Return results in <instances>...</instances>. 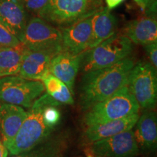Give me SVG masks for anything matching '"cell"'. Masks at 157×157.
Wrapping results in <instances>:
<instances>
[{
    "mask_svg": "<svg viewBox=\"0 0 157 157\" xmlns=\"http://www.w3.org/2000/svg\"><path fill=\"white\" fill-rule=\"evenodd\" d=\"M135 64L134 60L127 57L109 67L84 73L80 89L83 109H89L127 86L129 73Z\"/></svg>",
    "mask_w": 157,
    "mask_h": 157,
    "instance_id": "obj_1",
    "label": "cell"
},
{
    "mask_svg": "<svg viewBox=\"0 0 157 157\" xmlns=\"http://www.w3.org/2000/svg\"><path fill=\"white\" fill-rule=\"evenodd\" d=\"M53 100L48 93L42 94L30 107L18 132L7 150L12 156L34 148L48 138L54 129L45 123L43 112L45 106Z\"/></svg>",
    "mask_w": 157,
    "mask_h": 157,
    "instance_id": "obj_2",
    "label": "cell"
},
{
    "mask_svg": "<svg viewBox=\"0 0 157 157\" xmlns=\"http://www.w3.org/2000/svg\"><path fill=\"white\" fill-rule=\"evenodd\" d=\"M103 7V0H49L38 17L63 29L93 16Z\"/></svg>",
    "mask_w": 157,
    "mask_h": 157,
    "instance_id": "obj_3",
    "label": "cell"
},
{
    "mask_svg": "<svg viewBox=\"0 0 157 157\" xmlns=\"http://www.w3.org/2000/svg\"><path fill=\"white\" fill-rule=\"evenodd\" d=\"M132 43L121 34H113L95 48L84 52L81 67L83 73L101 69L129 57Z\"/></svg>",
    "mask_w": 157,
    "mask_h": 157,
    "instance_id": "obj_4",
    "label": "cell"
},
{
    "mask_svg": "<svg viewBox=\"0 0 157 157\" xmlns=\"http://www.w3.org/2000/svg\"><path fill=\"white\" fill-rule=\"evenodd\" d=\"M140 106L127 87H124L111 97L95 103L84 118L87 127L117 120L139 113Z\"/></svg>",
    "mask_w": 157,
    "mask_h": 157,
    "instance_id": "obj_5",
    "label": "cell"
},
{
    "mask_svg": "<svg viewBox=\"0 0 157 157\" xmlns=\"http://www.w3.org/2000/svg\"><path fill=\"white\" fill-rule=\"evenodd\" d=\"M127 87L141 109H154L157 101L156 68L146 61L135 64L128 78Z\"/></svg>",
    "mask_w": 157,
    "mask_h": 157,
    "instance_id": "obj_6",
    "label": "cell"
},
{
    "mask_svg": "<svg viewBox=\"0 0 157 157\" xmlns=\"http://www.w3.org/2000/svg\"><path fill=\"white\" fill-rule=\"evenodd\" d=\"M42 82L30 80L20 76L0 78V102L30 108L44 92Z\"/></svg>",
    "mask_w": 157,
    "mask_h": 157,
    "instance_id": "obj_7",
    "label": "cell"
},
{
    "mask_svg": "<svg viewBox=\"0 0 157 157\" xmlns=\"http://www.w3.org/2000/svg\"><path fill=\"white\" fill-rule=\"evenodd\" d=\"M20 42L30 50H63L60 29L38 16L28 21Z\"/></svg>",
    "mask_w": 157,
    "mask_h": 157,
    "instance_id": "obj_8",
    "label": "cell"
},
{
    "mask_svg": "<svg viewBox=\"0 0 157 157\" xmlns=\"http://www.w3.org/2000/svg\"><path fill=\"white\" fill-rule=\"evenodd\" d=\"M91 149L98 157H135L140 151L133 129L95 141Z\"/></svg>",
    "mask_w": 157,
    "mask_h": 157,
    "instance_id": "obj_9",
    "label": "cell"
},
{
    "mask_svg": "<svg viewBox=\"0 0 157 157\" xmlns=\"http://www.w3.org/2000/svg\"><path fill=\"white\" fill-rule=\"evenodd\" d=\"M92 21L93 16H90L60 29L63 50L79 54L89 50L92 39Z\"/></svg>",
    "mask_w": 157,
    "mask_h": 157,
    "instance_id": "obj_10",
    "label": "cell"
},
{
    "mask_svg": "<svg viewBox=\"0 0 157 157\" xmlns=\"http://www.w3.org/2000/svg\"><path fill=\"white\" fill-rule=\"evenodd\" d=\"M57 53L51 50H28L23 56L18 75L27 79L42 82L50 74L51 60Z\"/></svg>",
    "mask_w": 157,
    "mask_h": 157,
    "instance_id": "obj_11",
    "label": "cell"
},
{
    "mask_svg": "<svg viewBox=\"0 0 157 157\" xmlns=\"http://www.w3.org/2000/svg\"><path fill=\"white\" fill-rule=\"evenodd\" d=\"M84 53L73 54L62 50L51 60L50 74L63 82L72 93H74L76 77L81 67Z\"/></svg>",
    "mask_w": 157,
    "mask_h": 157,
    "instance_id": "obj_12",
    "label": "cell"
},
{
    "mask_svg": "<svg viewBox=\"0 0 157 157\" xmlns=\"http://www.w3.org/2000/svg\"><path fill=\"white\" fill-rule=\"evenodd\" d=\"M27 115L21 106L13 104L0 103V131L2 140L8 148L18 132Z\"/></svg>",
    "mask_w": 157,
    "mask_h": 157,
    "instance_id": "obj_13",
    "label": "cell"
},
{
    "mask_svg": "<svg viewBox=\"0 0 157 157\" xmlns=\"http://www.w3.org/2000/svg\"><path fill=\"white\" fill-rule=\"evenodd\" d=\"M0 22L21 40L28 22V13L21 0H0Z\"/></svg>",
    "mask_w": 157,
    "mask_h": 157,
    "instance_id": "obj_14",
    "label": "cell"
},
{
    "mask_svg": "<svg viewBox=\"0 0 157 157\" xmlns=\"http://www.w3.org/2000/svg\"><path fill=\"white\" fill-rule=\"evenodd\" d=\"M134 134L142 152H150L156 150L157 146V117L156 113L151 110H146L139 116L135 125Z\"/></svg>",
    "mask_w": 157,
    "mask_h": 157,
    "instance_id": "obj_15",
    "label": "cell"
},
{
    "mask_svg": "<svg viewBox=\"0 0 157 157\" xmlns=\"http://www.w3.org/2000/svg\"><path fill=\"white\" fill-rule=\"evenodd\" d=\"M138 117L139 113H137L117 120L87 127L85 136L88 140L94 143L95 141L120 134L121 132H127L134 128Z\"/></svg>",
    "mask_w": 157,
    "mask_h": 157,
    "instance_id": "obj_16",
    "label": "cell"
},
{
    "mask_svg": "<svg viewBox=\"0 0 157 157\" xmlns=\"http://www.w3.org/2000/svg\"><path fill=\"white\" fill-rule=\"evenodd\" d=\"M125 36L135 44L146 45L157 42V21L154 17H143L129 22L123 29Z\"/></svg>",
    "mask_w": 157,
    "mask_h": 157,
    "instance_id": "obj_17",
    "label": "cell"
},
{
    "mask_svg": "<svg viewBox=\"0 0 157 157\" xmlns=\"http://www.w3.org/2000/svg\"><path fill=\"white\" fill-rule=\"evenodd\" d=\"M117 24V17L106 7L95 13L92 21V39L89 50L115 34Z\"/></svg>",
    "mask_w": 157,
    "mask_h": 157,
    "instance_id": "obj_18",
    "label": "cell"
},
{
    "mask_svg": "<svg viewBox=\"0 0 157 157\" xmlns=\"http://www.w3.org/2000/svg\"><path fill=\"white\" fill-rule=\"evenodd\" d=\"M27 50L21 42L15 47L0 48V78L18 74Z\"/></svg>",
    "mask_w": 157,
    "mask_h": 157,
    "instance_id": "obj_19",
    "label": "cell"
},
{
    "mask_svg": "<svg viewBox=\"0 0 157 157\" xmlns=\"http://www.w3.org/2000/svg\"><path fill=\"white\" fill-rule=\"evenodd\" d=\"M66 146L62 137L47 139L34 148L12 157H62Z\"/></svg>",
    "mask_w": 157,
    "mask_h": 157,
    "instance_id": "obj_20",
    "label": "cell"
},
{
    "mask_svg": "<svg viewBox=\"0 0 157 157\" xmlns=\"http://www.w3.org/2000/svg\"><path fill=\"white\" fill-rule=\"evenodd\" d=\"M42 83L49 95L60 104L72 105L74 101L71 90L59 78L50 74L43 79Z\"/></svg>",
    "mask_w": 157,
    "mask_h": 157,
    "instance_id": "obj_21",
    "label": "cell"
},
{
    "mask_svg": "<svg viewBox=\"0 0 157 157\" xmlns=\"http://www.w3.org/2000/svg\"><path fill=\"white\" fill-rule=\"evenodd\" d=\"M20 44L19 39L0 22V48L15 47Z\"/></svg>",
    "mask_w": 157,
    "mask_h": 157,
    "instance_id": "obj_22",
    "label": "cell"
},
{
    "mask_svg": "<svg viewBox=\"0 0 157 157\" xmlns=\"http://www.w3.org/2000/svg\"><path fill=\"white\" fill-rule=\"evenodd\" d=\"M27 13L38 16L41 11L46 7L49 0H21Z\"/></svg>",
    "mask_w": 157,
    "mask_h": 157,
    "instance_id": "obj_23",
    "label": "cell"
},
{
    "mask_svg": "<svg viewBox=\"0 0 157 157\" xmlns=\"http://www.w3.org/2000/svg\"><path fill=\"white\" fill-rule=\"evenodd\" d=\"M147 55H148L151 64L155 68L157 67V42H153L144 46Z\"/></svg>",
    "mask_w": 157,
    "mask_h": 157,
    "instance_id": "obj_24",
    "label": "cell"
},
{
    "mask_svg": "<svg viewBox=\"0 0 157 157\" xmlns=\"http://www.w3.org/2000/svg\"><path fill=\"white\" fill-rule=\"evenodd\" d=\"M134 1L140 7L142 10L146 11L149 6L152 3H154V2H156V0H134Z\"/></svg>",
    "mask_w": 157,
    "mask_h": 157,
    "instance_id": "obj_25",
    "label": "cell"
},
{
    "mask_svg": "<svg viewBox=\"0 0 157 157\" xmlns=\"http://www.w3.org/2000/svg\"><path fill=\"white\" fill-rule=\"evenodd\" d=\"M124 0H105V3H106L107 8L109 10L113 9L119 6L120 4Z\"/></svg>",
    "mask_w": 157,
    "mask_h": 157,
    "instance_id": "obj_26",
    "label": "cell"
},
{
    "mask_svg": "<svg viewBox=\"0 0 157 157\" xmlns=\"http://www.w3.org/2000/svg\"><path fill=\"white\" fill-rule=\"evenodd\" d=\"M8 150L5 145L0 141V157H7L8 156Z\"/></svg>",
    "mask_w": 157,
    "mask_h": 157,
    "instance_id": "obj_27",
    "label": "cell"
},
{
    "mask_svg": "<svg viewBox=\"0 0 157 157\" xmlns=\"http://www.w3.org/2000/svg\"><path fill=\"white\" fill-rule=\"evenodd\" d=\"M96 157H98V156H96Z\"/></svg>",
    "mask_w": 157,
    "mask_h": 157,
    "instance_id": "obj_28",
    "label": "cell"
}]
</instances>
